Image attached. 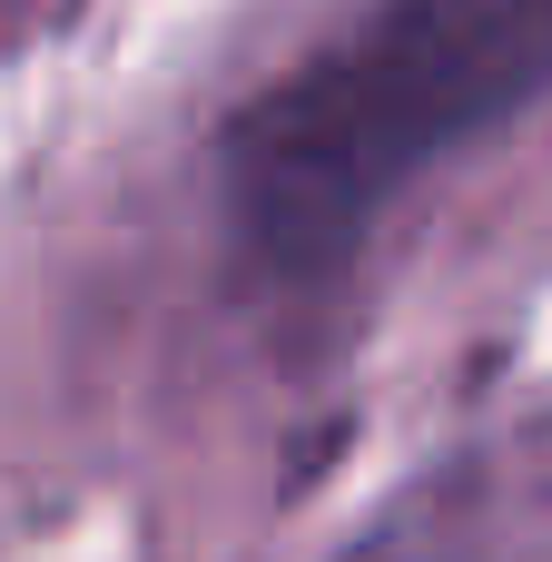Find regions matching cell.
<instances>
[{"instance_id": "1", "label": "cell", "mask_w": 552, "mask_h": 562, "mask_svg": "<svg viewBox=\"0 0 552 562\" xmlns=\"http://www.w3.org/2000/svg\"><path fill=\"white\" fill-rule=\"evenodd\" d=\"M543 89L552 0H385L227 128L247 247L277 267H336L415 168Z\"/></svg>"}]
</instances>
